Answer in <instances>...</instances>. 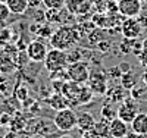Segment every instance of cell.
Here are the masks:
<instances>
[{
  "label": "cell",
  "mask_w": 147,
  "mask_h": 138,
  "mask_svg": "<svg viewBox=\"0 0 147 138\" xmlns=\"http://www.w3.org/2000/svg\"><path fill=\"white\" fill-rule=\"evenodd\" d=\"M0 73H2V69H0Z\"/></svg>",
  "instance_id": "obj_39"
},
{
  "label": "cell",
  "mask_w": 147,
  "mask_h": 138,
  "mask_svg": "<svg viewBox=\"0 0 147 138\" xmlns=\"http://www.w3.org/2000/svg\"><path fill=\"white\" fill-rule=\"evenodd\" d=\"M81 35L77 30V25H60V27L53 31V34L50 35V46L53 48H59V50H66L75 47L77 43H80Z\"/></svg>",
  "instance_id": "obj_1"
},
{
  "label": "cell",
  "mask_w": 147,
  "mask_h": 138,
  "mask_svg": "<svg viewBox=\"0 0 147 138\" xmlns=\"http://www.w3.org/2000/svg\"><path fill=\"white\" fill-rule=\"evenodd\" d=\"M41 3L46 6V9H56L60 10L65 6V0H41Z\"/></svg>",
  "instance_id": "obj_24"
},
{
  "label": "cell",
  "mask_w": 147,
  "mask_h": 138,
  "mask_svg": "<svg viewBox=\"0 0 147 138\" xmlns=\"http://www.w3.org/2000/svg\"><path fill=\"white\" fill-rule=\"evenodd\" d=\"M109 132L110 138H127L128 132V123L119 119L118 116L109 122Z\"/></svg>",
  "instance_id": "obj_10"
},
{
  "label": "cell",
  "mask_w": 147,
  "mask_h": 138,
  "mask_svg": "<svg viewBox=\"0 0 147 138\" xmlns=\"http://www.w3.org/2000/svg\"><path fill=\"white\" fill-rule=\"evenodd\" d=\"M143 31V27L140 25L137 18H124L121 24V32L127 40H137Z\"/></svg>",
  "instance_id": "obj_8"
},
{
  "label": "cell",
  "mask_w": 147,
  "mask_h": 138,
  "mask_svg": "<svg viewBox=\"0 0 147 138\" xmlns=\"http://www.w3.org/2000/svg\"><path fill=\"white\" fill-rule=\"evenodd\" d=\"M93 91L88 88V87H85V85H81V88L77 94V98H75V103L77 104H87L91 102V98H93Z\"/></svg>",
  "instance_id": "obj_19"
},
{
  "label": "cell",
  "mask_w": 147,
  "mask_h": 138,
  "mask_svg": "<svg viewBox=\"0 0 147 138\" xmlns=\"http://www.w3.org/2000/svg\"><path fill=\"white\" fill-rule=\"evenodd\" d=\"M129 97H132L137 102H144L147 100V87L143 81H138L136 85L129 90Z\"/></svg>",
  "instance_id": "obj_16"
},
{
  "label": "cell",
  "mask_w": 147,
  "mask_h": 138,
  "mask_svg": "<svg viewBox=\"0 0 147 138\" xmlns=\"http://www.w3.org/2000/svg\"><path fill=\"white\" fill-rule=\"evenodd\" d=\"M100 115H102V118H105L110 122L112 119H115L118 116V112L113 109V104H112V102H110V103H106L103 106V109L100 110Z\"/></svg>",
  "instance_id": "obj_23"
},
{
  "label": "cell",
  "mask_w": 147,
  "mask_h": 138,
  "mask_svg": "<svg viewBox=\"0 0 147 138\" xmlns=\"http://www.w3.org/2000/svg\"><path fill=\"white\" fill-rule=\"evenodd\" d=\"M25 52H27V57L31 62H34V63H41V62H44L49 50H47V46L41 40H32L31 43H28Z\"/></svg>",
  "instance_id": "obj_7"
},
{
  "label": "cell",
  "mask_w": 147,
  "mask_h": 138,
  "mask_svg": "<svg viewBox=\"0 0 147 138\" xmlns=\"http://www.w3.org/2000/svg\"><path fill=\"white\" fill-rule=\"evenodd\" d=\"M5 5L9 9L10 13L13 15H22L25 13L28 6V0H5Z\"/></svg>",
  "instance_id": "obj_13"
},
{
  "label": "cell",
  "mask_w": 147,
  "mask_h": 138,
  "mask_svg": "<svg viewBox=\"0 0 147 138\" xmlns=\"http://www.w3.org/2000/svg\"><path fill=\"white\" fill-rule=\"evenodd\" d=\"M68 66V59H66V52L59 48H52L49 50L46 59H44V68L47 72H60L66 69Z\"/></svg>",
  "instance_id": "obj_3"
},
{
  "label": "cell",
  "mask_w": 147,
  "mask_h": 138,
  "mask_svg": "<svg viewBox=\"0 0 147 138\" xmlns=\"http://www.w3.org/2000/svg\"><path fill=\"white\" fill-rule=\"evenodd\" d=\"M131 125V129L134 134L137 135H147V113L144 112H138L137 116L132 119Z\"/></svg>",
  "instance_id": "obj_12"
},
{
  "label": "cell",
  "mask_w": 147,
  "mask_h": 138,
  "mask_svg": "<svg viewBox=\"0 0 147 138\" xmlns=\"http://www.w3.org/2000/svg\"><path fill=\"white\" fill-rule=\"evenodd\" d=\"M113 2H118V0H113Z\"/></svg>",
  "instance_id": "obj_38"
},
{
  "label": "cell",
  "mask_w": 147,
  "mask_h": 138,
  "mask_svg": "<svg viewBox=\"0 0 147 138\" xmlns=\"http://www.w3.org/2000/svg\"><path fill=\"white\" fill-rule=\"evenodd\" d=\"M60 138H72V135H69V134H65V135H62Z\"/></svg>",
  "instance_id": "obj_37"
},
{
  "label": "cell",
  "mask_w": 147,
  "mask_h": 138,
  "mask_svg": "<svg viewBox=\"0 0 147 138\" xmlns=\"http://www.w3.org/2000/svg\"><path fill=\"white\" fill-rule=\"evenodd\" d=\"M87 37H88V44L93 46V47H94L97 43H100L102 40H106V38H105V32H103L102 28H94Z\"/></svg>",
  "instance_id": "obj_21"
},
{
  "label": "cell",
  "mask_w": 147,
  "mask_h": 138,
  "mask_svg": "<svg viewBox=\"0 0 147 138\" xmlns=\"http://www.w3.org/2000/svg\"><path fill=\"white\" fill-rule=\"evenodd\" d=\"M141 43H143V50H147V38H146V40H143Z\"/></svg>",
  "instance_id": "obj_36"
},
{
  "label": "cell",
  "mask_w": 147,
  "mask_h": 138,
  "mask_svg": "<svg viewBox=\"0 0 147 138\" xmlns=\"http://www.w3.org/2000/svg\"><path fill=\"white\" fill-rule=\"evenodd\" d=\"M138 60H140V65L147 68V50H143L141 55L138 56Z\"/></svg>",
  "instance_id": "obj_31"
},
{
  "label": "cell",
  "mask_w": 147,
  "mask_h": 138,
  "mask_svg": "<svg viewBox=\"0 0 147 138\" xmlns=\"http://www.w3.org/2000/svg\"><path fill=\"white\" fill-rule=\"evenodd\" d=\"M47 104L50 106L53 110H62L65 107H69V103H68V100L66 97L62 94V93H55L52 94L50 97L47 98Z\"/></svg>",
  "instance_id": "obj_14"
},
{
  "label": "cell",
  "mask_w": 147,
  "mask_h": 138,
  "mask_svg": "<svg viewBox=\"0 0 147 138\" xmlns=\"http://www.w3.org/2000/svg\"><path fill=\"white\" fill-rule=\"evenodd\" d=\"M10 116L7 115V113H2L0 115V125H2V127H5V125H9L10 123Z\"/></svg>",
  "instance_id": "obj_33"
},
{
  "label": "cell",
  "mask_w": 147,
  "mask_h": 138,
  "mask_svg": "<svg viewBox=\"0 0 147 138\" xmlns=\"http://www.w3.org/2000/svg\"><path fill=\"white\" fill-rule=\"evenodd\" d=\"M140 0H118V10L124 18H137L141 12Z\"/></svg>",
  "instance_id": "obj_9"
},
{
  "label": "cell",
  "mask_w": 147,
  "mask_h": 138,
  "mask_svg": "<svg viewBox=\"0 0 147 138\" xmlns=\"http://www.w3.org/2000/svg\"><path fill=\"white\" fill-rule=\"evenodd\" d=\"M87 87L93 91V94H106L107 91V75L97 69V71H90V77L87 81Z\"/></svg>",
  "instance_id": "obj_6"
},
{
  "label": "cell",
  "mask_w": 147,
  "mask_h": 138,
  "mask_svg": "<svg viewBox=\"0 0 147 138\" xmlns=\"http://www.w3.org/2000/svg\"><path fill=\"white\" fill-rule=\"evenodd\" d=\"M118 68H119L121 73H125V72H128V71H131V69H132V68H131V65L128 63V62H121V63H118Z\"/></svg>",
  "instance_id": "obj_30"
},
{
  "label": "cell",
  "mask_w": 147,
  "mask_h": 138,
  "mask_svg": "<svg viewBox=\"0 0 147 138\" xmlns=\"http://www.w3.org/2000/svg\"><path fill=\"white\" fill-rule=\"evenodd\" d=\"M41 3V0H28V6L30 7H37Z\"/></svg>",
  "instance_id": "obj_34"
},
{
  "label": "cell",
  "mask_w": 147,
  "mask_h": 138,
  "mask_svg": "<svg viewBox=\"0 0 147 138\" xmlns=\"http://www.w3.org/2000/svg\"><path fill=\"white\" fill-rule=\"evenodd\" d=\"M53 125L62 132H69L77 127V113L72 107H65L62 110H57L53 118Z\"/></svg>",
  "instance_id": "obj_2"
},
{
  "label": "cell",
  "mask_w": 147,
  "mask_h": 138,
  "mask_svg": "<svg viewBox=\"0 0 147 138\" xmlns=\"http://www.w3.org/2000/svg\"><path fill=\"white\" fill-rule=\"evenodd\" d=\"M84 57V50L80 47H72L66 52V59H68V65L69 63H75V62H81Z\"/></svg>",
  "instance_id": "obj_20"
},
{
  "label": "cell",
  "mask_w": 147,
  "mask_h": 138,
  "mask_svg": "<svg viewBox=\"0 0 147 138\" xmlns=\"http://www.w3.org/2000/svg\"><path fill=\"white\" fill-rule=\"evenodd\" d=\"M15 98L19 100V102H25V100L28 98V88L25 85H19L15 90Z\"/></svg>",
  "instance_id": "obj_26"
},
{
  "label": "cell",
  "mask_w": 147,
  "mask_h": 138,
  "mask_svg": "<svg viewBox=\"0 0 147 138\" xmlns=\"http://www.w3.org/2000/svg\"><path fill=\"white\" fill-rule=\"evenodd\" d=\"M94 47L99 50V52H102V53H107V52H110V43H109L107 40H102L100 43H97Z\"/></svg>",
  "instance_id": "obj_27"
},
{
  "label": "cell",
  "mask_w": 147,
  "mask_h": 138,
  "mask_svg": "<svg viewBox=\"0 0 147 138\" xmlns=\"http://www.w3.org/2000/svg\"><path fill=\"white\" fill-rule=\"evenodd\" d=\"M63 84H65V79H59V78H55V81H52L53 91H55V93H62Z\"/></svg>",
  "instance_id": "obj_28"
},
{
  "label": "cell",
  "mask_w": 147,
  "mask_h": 138,
  "mask_svg": "<svg viewBox=\"0 0 147 138\" xmlns=\"http://www.w3.org/2000/svg\"><path fill=\"white\" fill-rule=\"evenodd\" d=\"M141 81L146 84V87H147V68H146V71H144V73H143V77H141Z\"/></svg>",
  "instance_id": "obj_35"
},
{
  "label": "cell",
  "mask_w": 147,
  "mask_h": 138,
  "mask_svg": "<svg viewBox=\"0 0 147 138\" xmlns=\"http://www.w3.org/2000/svg\"><path fill=\"white\" fill-rule=\"evenodd\" d=\"M66 77L69 81L77 82V84H85L90 77V68L87 62H75V63H69L66 66Z\"/></svg>",
  "instance_id": "obj_4"
},
{
  "label": "cell",
  "mask_w": 147,
  "mask_h": 138,
  "mask_svg": "<svg viewBox=\"0 0 147 138\" xmlns=\"http://www.w3.org/2000/svg\"><path fill=\"white\" fill-rule=\"evenodd\" d=\"M106 96L109 97V100L112 103H121L122 100L125 98V90H124V87L119 84V85H115L113 88L107 90L106 91Z\"/></svg>",
  "instance_id": "obj_18"
},
{
  "label": "cell",
  "mask_w": 147,
  "mask_h": 138,
  "mask_svg": "<svg viewBox=\"0 0 147 138\" xmlns=\"http://www.w3.org/2000/svg\"><path fill=\"white\" fill-rule=\"evenodd\" d=\"M137 19H138V22H140V25L143 28H147V15L146 13H141V12H140Z\"/></svg>",
  "instance_id": "obj_32"
},
{
  "label": "cell",
  "mask_w": 147,
  "mask_h": 138,
  "mask_svg": "<svg viewBox=\"0 0 147 138\" xmlns=\"http://www.w3.org/2000/svg\"><path fill=\"white\" fill-rule=\"evenodd\" d=\"M121 71H119V68L118 66H115V68H109L107 69V77H110V78H115V79H119L121 78Z\"/></svg>",
  "instance_id": "obj_29"
},
{
  "label": "cell",
  "mask_w": 147,
  "mask_h": 138,
  "mask_svg": "<svg viewBox=\"0 0 147 138\" xmlns=\"http://www.w3.org/2000/svg\"><path fill=\"white\" fill-rule=\"evenodd\" d=\"M87 2V0H65V9L69 12V13H72V15H77L78 13V10H80V7Z\"/></svg>",
  "instance_id": "obj_22"
},
{
  "label": "cell",
  "mask_w": 147,
  "mask_h": 138,
  "mask_svg": "<svg viewBox=\"0 0 147 138\" xmlns=\"http://www.w3.org/2000/svg\"><path fill=\"white\" fill-rule=\"evenodd\" d=\"M119 81H121V85L124 87V90L129 91L140 79H138V77H137V73L131 69V71H128V72H125V73H122L121 78H119Z\"/></svg>",
  "instance_id": "obj_15"
},
{
  "label": "cell",
  "mask_w": 147,
  "mask_h": 138,
  "mask_svg": "<svg viewBox=\"0 0 147 138\" xmlns=\"http://www.w3.org/2000/svg\"><path fill=\"white\" fill-rule=\"evenodd\" d=\"M96 125V119L90 112H81L77 115V127L81 132L91 131Z\"/></svg>",
  "instance_id": "obj_11"
},
{
  "label": "cell",
  "mask_w": 147,
  "mask_h": 138,
  "mask_svg": "<svg viewBox=\"0 0 147 138\" xmlns=\"http://www.w3.org/2000/svg\"><path fill=\"white\" fill-rule=\"evenodd\" d=\"M94 134L97 138H110V132H109V120L102 118L100 120H96V125L93 128Z\"/></svg>",
  "instance_id": "obj_17"
},
{
  "label": "cell",
  "mask_w": 147,
  "mask_h": 138,
  "mask_svg": "<svg viewBox=\"0 0 147 138\" xmlns=\"http://www.w3.org/2000/svg\"><path fill=\"white\" fill-rule=\"evenodd\" d=\"M59 12L56 9H47L44 12V21H47L49 24H53V22H59Z\"/></svg>",
  "instance_id": "obj_25"
},
{
  "label": "cell",
  "mask_w": 147,
  "mask_h": 138,
  "mask_svg": "<svg viewBox=\"0 0 147 138\" xmlns=\"http://www.w3.org/2000/svg\"><path fill=\"white\" fill-rule=\"evenodd\" d=\"M118 112V118L122 119L127 123H131L132 119L137 116L138 113V102L134 100L132 97H125L122 102L119 103V107L116 109Z\"/></svg>",
  "instance_id": "obj_5"
}]
</instances>
